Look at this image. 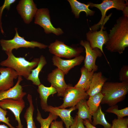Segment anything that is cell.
Instances as JSON below:
<instances>
[{
    "label": "cell",
    "instance_id": "obj_29",
    "mask_svg": "<svg viewBox=\"0 0 128 128\" xmlns=\"http://www.w3.org/2000/svg\"><path fill=\"white\" fill-rule=\"evenodd\" d=\"M111 128H128V118L115 119L112 121Z\"/></svg>",
    "mask_w": 128,
    "mask_h": 128
},
{
    "label": "cell",
    "instance_id": "obj_31",
    "mask_svg": "<svg viewBox=\"0 0 128 128\" xmlns=\"http://www.w3.org/2000/svg\"><path fill=\"white\" fill-rule=\"evenodd\" d=\"M119 79L122 82L128 81V66L123 65L120 71Z\"/></svg>",
    "mask_w": 128,
    "mask_h": 128
},
{
    "label": "cell",
    "instance_id": "obj_9",
    "mask_svg": "<svg viewBox=\"0 0 128 128\" xmlns=\"http://www.w3.org/2000/svg\"><path fill=\"white\" fill-rule=\"evenodd\" d=\"M25 106V102L23 99H6L0 101V107L5 110L11 111L15 116L18 125L17 128H24L20 119V114Z\"/></svg>",
    "mask_w": 128,
    "mask_h": 128
},
{
    "label": "cell",
    "instance_id": "obj_12",
    "mask_svg": "<svg viewBox=\"0 0 128 128\" xmlns=\"http://www.w3.org/2000/svg\"><path fill=\"white\" fill-rule=\"evenodd\" d=\"M64 75L62 71L57 68L53 70L48 75L47 80L56 89L58 96L63 97L69 86L65 82Z\"/></svg>",
    "mask_w": 128,
    "mask_h": 128
},
{
    "label": "cell",
    "instance_id": "obj_23",
    "mask_svg": "<svg viewBox=\"0 0 128 128\" xmlns=\"http://www.w3.org/2000/svg\"><path fill=\"white\" fill-rule=\"evenodd\" d=\"M27 99L29 103V106L27 108L24 116L26 122L27 128H37L33 117L34 108L32 95L28 94L27 96Z\"/></svg>",
    "mask_w": 128,
    "mask_h": 128
},
{
    "label": "cell",
    "instance_id": "obj_32",
    "mask_svg": "<svg viewBox=\"0 0 128 128\" xmlns=\"http://www.w3.org/2000/svg\"><path fill=\"white\" fill-rule=\"evenodd\" d=\"M7 112L6 110L3 109L0 107V123L3 122L8 125L10 128H15L10 123V121L9 118L6 117Z\"/></svg>",
    "mask_w": 128,
    "mask_h": 128
},
{
    "label": "cell",
    "instance_id": "obj_36",
    "mask_svg": "<svg viewBox=\"0 0 128 128\" xmlns=\"http://www.w3.org/2000/svg\"><path fill=\"white\" fill-rule=\"evenodd\" d=\"M0 128H9L7 126L4 124L0 125Z\"/></svg>",
    "mask_w": 128,
    "mask_h": 128
},
{
    "label": "cell",
    "instance_id": "obj_16",
    "mask_svg": "<svg viewBox=\"0 0 128 128\" xmlns=\"http://www.w3.org/2000/svg\"><path fill=\"white\" fill-rule=\"evenodd\" d=\"M76 109V106L71 107L69 109H66L48 105L44 110L45 112H49L59 117L64 123L66 128H70L74 120V119L71 116V113Z\"/></svg>",
    "mask_w": 128,
    "mask_h": 128
},
{
    "label": "cell",
    "instance_id": "obj_30",
    "mask_svg": "<svg viewBox=\"0 0 128 128\" xmlns=\"http://www.w3.org/2000/svg\"><path fill=\"white\" fill-rule=\"evenodd\" d=\"M16 1L15 0H5L3 5L0 7V29L1 32L3 34L4 32L2 28L1 22V17L2 12L3 10L5 8L9 10L11 5Z\"/></svg>",
    "mask_w": 128,
    "mask_h": 128
},
{
    "label": "cell",
    "instance_id": "obj_3",
    "mask_svg": "<svg viewBox=\"0 0 128 128\" xmlns=\"http://www.w3.org/2000/svg\"><path fill=\"white\" fill-rule=\"evenodd\" d=\"M8 58L0 62V65L3 67L11 68L15 70L19 76L27 79L33 69L37 66L39 58H34L31 61L27 60L24 57H16L12 51L5 52Z\"/></svg>",
    "mask_w": 128,
    "mask_h": 128
},
{
    "label": "cell",
    "instance_id": "obj_13",
    "mask_svg": "<svg viewBox=\"0 0 128 128\" xmlns=\"http://www.w3.org/2000/svg\"><path fill=\"white\" fill-rule=\"evenodd\" d=\"M16 8L24 23L27 24L32 21L38 9L32 0H20Z\"/></svg>",
    "mask_w": 128,
    "mask_h": 128
},
{
    "label": "cell",
    "instance_id": "obj_34",
    "mask_svg": "<svg viewBox=\"0 0 128 128\" xmlns=\"http://www.w3.org/2000/svg\"><path fill=\"white\" fill-rule=\"evenodd\" d=\"M50 128H64L62 121H53L50 124Z\"/></svg>",
    "mask_w": 128,
    "mask_h": 128
},
{
    "label": "cell",
    "instance_id": "obj_28",
    "mask_svg": "<svg viewBox=\"0 0 128 128\" xmlns=\"http://www.w3.org/2000/svg\"><path fill=\"white\" fill-rule=\"evenodd\" d=\"M106 112L115 114L117 116V119H120L125 116H128V107H126L121 110H119L118 106L116 105L110 107L106 110Z\"/></svg>",
    "mask_w": 128,
    "mask_h": 128
},
{
    "label": "cell",
    "instance_id": "obj_24",
    "mask_svg": "<svg viewBox=\"0 0 128 128\" xmlns=\"http://www.w3.org/2000/svg\"><path fill=\"white\" fill-rule=\"evenodd\" d=\"M86 100H82L78 102L75 106L78 109L77 115L79 118L83 120L88 119L92 122V115L90 111L87 103Z\"/></svg>",
    "mask_w": 128,
    "mask_h": 128
},
{
    "label": "cell",
    "instance_id": "obj_25",
    "mask_svg": "<svg viewBox=\"0 0 128 128\" xmlns=\"http://www.w3.org/2000/svg\"><path fill=\"white\" fill-rule=\"evenodd\" d=\"M92 116L93 121L91 123L94 126L100 124L103 126L104 128H111V125L106 120L105 114L102 110L101 105L99 106L97 110Z\"/></svg>",
    "mask_w": 128,
    "mask_h": 128
},
{
    "label": "cell",
    "instance_id": "obj_8",
    "mask_svg": "<svg viewBox=\"0 0 128 128\" xmlns=\"http://www.w3.org/2000/svg\"><path fill=\"white\" fill-rule=\"evenodd\" d=\"M63 97V102L61 105L57 107L58 108L65 109L75 106L80 101L86 100L89 97L86 92L69 85Z\"/></svg>",
    "mask_w": 128,
    "mask_h": 128
},
{
    "label": "cell",
    "instance_id": "obj_14",
    "mask_svg": "<svg viewBox=\"0 0 128 128\" xmlns=\"http://www.w3.org/2000/svg\"><path fill=\"white\" fill-rule=\"evenodd\" d=\"M0 92L6 91L13 87L14 80L19 76L13 69L9 68L0 67Z\"/></svg>",
    "mask_w": 128,
    "mask_h": 128
},
{
    "label": "cell",
    "instance_id": "obj_20",
    "mask_svg": "<svg viewBox=\"0 0 128 128\" xmlns=\"http://www.w3.org/2000/svg\"><path fill=\"white\" fill-rule=\"evenodd\" d=\"M68 1L71 6L72 12L76 18H79L80 14L82 11L85 12L87 16H92L94 14L95 11L89 9L90 5L88 3L87 4H86L76 0H68Z\"/></svg>",
    "mask_w": 128,
    "mask_h": 128
},
{
    "label": "cell",
    "instance_id": "obj_1",
    "mask_svg": "<svg viewBox=\"0 0 128 128\" xmlns=\"http://www.w3.org/2000/svg\"><path fill=\"white\" fill-rule=\"evenodd\" d=\"M105 48L111 52L123 53L128 46V15L123 14L110 30Z\"/></svg>",
    "mask_w": 128,
    "mask_h": 128
},
{
    "label": "cell",
    "instance_id": "obj_5",
    "mask_svg": "<svg viewBox=\"0 0 128 128\" xmlns=\"http://www.w3.org/2000/svg\"><path fill=\"white\" fill-rule=\"evenodd\" d=\"M15 29L16 33L13 39L9 40L2 39L0 40L2 50L5 52L12 51L14 49L17 50L20 47L34 48L36 47L42 49H46L48 47L46 45L36 41L26 40L23 37L19 35L17 28H15Z\"/></svg>",
    "mask_w": 128,
    "mask_h": 128
},
{
    "label": "cell",
    "instance_id": "obj_22",
    "mask_svg": "<svg viewBox=\"0 0 128 128\" xmlns=\"http://www.w3.org/2000/svg\"><path fill=\"white\" fill-rule=\"evenodd\" d=\"M39 58V62L37 67L32 70L31 73L26 79L31 81L33 84L38 86L41 84L39 78V73L47 64L46 59L43 55H41Z\"/></svg>",
    "mask_w": 128,
    "mask_h": 128
},
{
    "label": "cell",
    "instance_id": "obj_2",
    "mask_svg": "<svg viewBox=\"0 0 128 128\" xmlns=\"http://www.w3.org/2000/svg\"><path fill=\"white\" fill-rule=\"evenodd\" d=\"M101 92L103 97L101 104L110 107L123 100L128 93V81L121 82H106Z\"/></svg>",
    "mask_w": 128,
    "mask_h": 128
},
{
    "label": "cell",
    "instance_id": "obj_15",
    "mask_svg": "<svg viewBox=\"0 0 128 128\" xmlns=\"http://www.w3.org/2000/svg\"><path fill=\"white\" fill-rule=\"evenodd\" d=\"M84 58L83 56L79 55L72 59L65 60L54 55L52 57V61L53 65L62 71L65 74H66L72 69L80 65Z\"/></svg>",
    "mask_w": 128,
    "mask_h": 128
},
{
    "label": "cell",
    "instance_id": "obj_6",
    "mask_svg": "<svg viewBox=\"0 0 128 128\" xmlns=\"http://www.w3.org/2000/svg\"><path fill=\"white\" fill-rule=\"evenodd\" d=\"M48 48L49 52L54 55L69 59L80 55L84 49L81 47L75 48L69 46L57 40L50 43Z\"/></svg>",
    "mask_w": 128,
    "mask_h": 128
},
{
    "label": "cell",
    "instance_id": "obj_11",
    "mask_svg": "<svg viewBox=\"0 0 128 128\" xmlns=\"http://www.w3.org/2000/svg\"><path fill=\"white\" fill-rule=\"evenodd\" d=\"M104 25L101 27L98 31L90 30L86 33L87 41L89 43L92 49L97 48L100 49L104 55L106 60L110 65V63L105 56L103 50L104 45L107 42L108 39V34L106 31L103 30Z\"/></svg>",
    "mask_w": 128,
    "mask_h": 128
},
{
    "label": "cell",
    "instance_id": "obj_21",
    "mask_svg": "<svg viewBox=\"0 0 128 128\" xmlns=\"http://www.w3.org/2000/svg\"><path fill=\"white\" fill-rule=\"evenodd\" d=\"M37 91L39 95L41 107L44 110L48 105L47 103L48 97L51 95L57 93V91L51 85L50 87H47L41 83L38 86Z\"/></svg>",
    "mask_w": 128,
    "mask_h": 128
},
{
    "label": "cell",
    "instance_id": "obj_26",
    "mask_svg": "<svg viewBox=\"0 0 128 128\" xmlns=\"http://www.w3.org/2000/svg\"><path fill=\"white\" fill-rule=\"evenodd\" d=\"M103 97L101 92L89 97L87 101V105L92 116L98 109Z\"/></svg>",
    "mask_w": 128,
    "mask_h": 128
},
{
    "label": "cell",
    "instance_id": "obj_10",
    "mask_svg": "<svg viewBox=\"0 0 128 128\" xmlns=\"http://www.w3.org/2000/svg\"><path fill=\"white\" fill-rule=\"evenodd\" d=\"M80 44L84 47L85 50L86 56L83 66L89 71L93 70L96 71L98 69V66L96 64V59L97 57L102 56V53L98 48L92 49L87 41L81 40Z\"/></svg>",
    "mask_w": 128,
    "mask_h": 128
},
{
    "label": "cell",
    "instance_id": "obj_19",
    "mask_svg": "<svg viewBox=\"0 0 128 128\" xmlns=\"http://www.w3.org/2000/svg\"><path fill=\"white\" fill-rule=\"evenodd\" d=\"M81 76L75 87L86 92L89 89L91 81L94 70L89 71L84 66L81 68Z\"/></svg>",
    "mask_w": 128,
    "mask_h": 128
},
{
    "label": "cell",
    "instance_id": "obj_33",
    "mask_svg": "<svg viewBox=\"0 0 128 128\" xmlns=\"http://www.w3.org/2000/svg\"><path fill=\"white\" fill-rule=\"evenodd\" d=\"M74 119V122L70 128H87L84 126L83 120L78 117L77 115Z\"/></svg>",
    "mask_w": 128,
    "mask_h": 128
},
{
    "label": "cell",
    "instance_id": "obj_27",
    "mask_svg": "<svg viewBox=\"0 0 128 128\" xmlns=\"http://www.w3.org/2000/svg\"><path fill=\"white\" fill-rule=\"evenodd\" d=\"M37 112L36 119L40 124V128H49L51 123L53 121L56 120L58 117L57 115L49 113L48 117L43 119L38 108L37 109Z\"/></svg>",
    "mask_w": 128,
    "mask_h": 128
},
{
    "label": "cell",
    "instance_id": "obj_7",
    "mask_svg": "<svg viewBox=\"0 0 128 128\" xmlns=\"http://www.w3.org/2000/svg\"><path fill=\"white\" fill-rule=\"evenodd\" d=\"M34 17V23L43 27L46 34L53 33L56 35H59L63 33L60 28H56L52 25L50 21L49 11L47 9H38Z\"/></svg>",
    "mask_w": 128,
    "mask_h": 128
},
{
    "label": "cell",
    "instance_id": "obj_35",
    "mask_svg": "<svg viewBox=\"0 0 128 128\" xmlns=\"http://www.w3.org/2000/svg\"><path fill=\"white\" fill-rule=\"evenodd\" d=\"M83 123L87 128H97L92 125L87 119L83 120Z\"/></svg>",
    "mask_w": 128,
    "mask_h": 128
},
{
    "label": "cell",
    "instance_id": "obj_4",
    "mask_svg": "<svg viewBox=\"0 0 128 128\" xmlns=\"http://www.w3.org/2000/svg\"><path fill=\"white\" fill-rule=\"evenodd\" d=\"M91 7H95L100 10L101 14V18L96 24L91 26L90 30L92 31H97L100 28L104 25L110 16L105 18L107 11L112 8H115L118 10H122L123 14L128 15V3L127 0H104L100 4H96L92 3H88Z\"/></svg>",
    "mask_w": 128,
    "mask_h": 128
},
{
    "label": "cell",
    "instance_id": "obj_18",
    "mask_svg": "<svg viewBox=\"0 0 128 128\" xmlns=\"http://www.w3.org/2000/svg\"><path fill=\"white\" fill-rule=\"evenodd\" d=\"M107 79L103 75L101 72L94 73L89 89L86 92L89 97L101 92L102 87Z\"/></svg>",
    "mask_w": 128,
    "mask_h": 128
},
{
    "label": "cell",
    "instance_id": "obj_17",
    "mask_svg": "<svg viewBox=\"0 0 128 128\" xmlns=\"http://www.w3.org/2000/svg\"><path fill=\"white\" fill-rule=\"evenodd\" d=\"M23 80L22 76H18L17 82L14 86L6 91L0 92V101L6 99H23L27 93L23 91V87L20 84Z\"/></svg>",
    "mask_w": 128,
    "mask_h": 128
}]
</instances>
